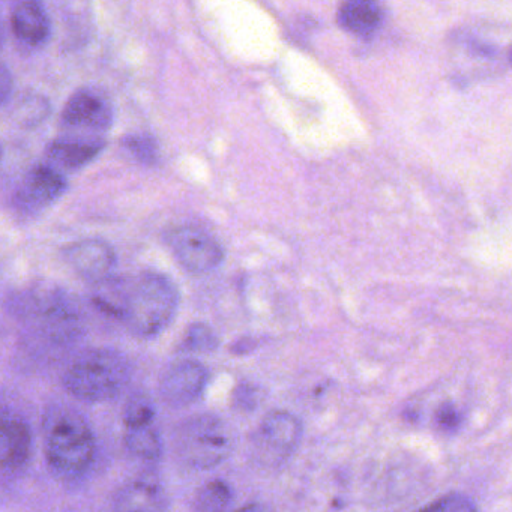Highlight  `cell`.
<instances>
[{"instance_id":"obj_1","label":"cell","mask_w":512,"mask_h":512,"mask_svg":"<svg viewBox=\"0 0 512 512\" xmlns=\"http://www.w3.org/2000/svg\"><path fill=\"white\" fill-rule=\"evenodd\" d=\"M103 284L95 304L137 337H155L175 319L179 292L167 275L149 271L130 281Z\"/></svg>"},{"instance_id":"obj_2","label":"cell","mask_w":512,"mask_h":512,"mask_svg":"<svg viewBox=\"0 0 512 512\" xmlns=\"http://www.w3.org/2000/svg\"><path fill=\"white\" fill-rule=\"evenodd\" d=\"M44 446L50 467L65 478L85 475L97 455L91 425L73 407L53 406L44 415Z\"/></svg>"},{"instance_id":"obj_3","label":"cell","mask_w":512,"mask_h":512,"mask_svg":"<svg viewBox=\"0 0 512 512\" xmlns=\"http://www.w3.org/2000/svg\"><path fill=\"white\" fill-rule=\"evenodd\" d=\"M133 376L127 356L112 349L83 353L62 377L65 389L77 400L104 403L118 397Z\"/></svg>"},{"instance_id":"obj_4","label":"cell","mask_w":512,"mask_h":512,"mask_svg":"<svg viewBox=\"0 0 512 512\" xmlns=\"http://www.w3.org/2000/svg\"><path fill=\"white\" fill-rule=\"evenodd\" d=\"M175 449L187 466L197 470L214 469L229 457L232 437L218 416L200 413L178 425Z\"/></svg>"},{"instance_id":"obj_5","label":"cell","mask_w":512,"mask_h":512,"mask_svg":"<svg viewBox=\"0 0 512 512\" xmlns=\"http://www.w3.org/2000/svg\"><path fill=\"white\" fill-rule=\"evenodd\" d=\"M301 439V421L286 410H275L257 427L253 436V451L257 460L269 466H278L295 454Z\"/></svg>"},{"instance_id":"obj_6","label":"cell","mask_w":512,"mask_h":512,"mask_svg":"<svg viewBox=\"0 0 512 512\" xmlns=\"http://www.w3.org/2000/svg\"><path fill=\"white\" fill-rule=\"evenodd\" d=\"M124 442L139 460L152 463L163 455V437L157 425V409L146 395L128 401L124 412Z\"/></svg>"},{"instance_id":"obj_7","label":"cell","mask_w":512,"mask_h":512,"mask_svg":"<svg viewBox=\"0 0 512 512\" xmlns=\"http://www.w3.org/2000/svg\"><path fill=\"white\" fill-rule=\"evenodd\" d=\"M209 379V370L202 362L182 359L164 371L158 388L167 406L185 409L203 397Z\"/></svg>"},{"instance_id":"obj_8","label":"cell","mask_w":512,"mask_h":512,"mask_svg":"<svg viewBox=\"0 0 512 512\" xmlns=\"http://www.w3.org/2000/svg\"><path fill=\"white\" fill-rule=\"evenodd\" d=\"M170 248L182 268L191 274L214 271L223 263L224 250L220 242L205 230L181 227L170 235Z\"/></svg>"},{"instance_id":"obj_9","label":"cell","mask_w":512,"mask_h":512,"mask_svg":"<svg viewBox=\"0 0 512 512\" xmlns=\"http://www.w3.org/2000/svg\"><path fill=\"white\" fill-rule=\"evenodd\" d=\"M67 190V179L61 170L40 164L26 173L14 194V208L26 215L38 214L61 199Z\"/></svg>"},{"instance_id":"obj_10","label":"cell","mask_w":512,"mask_h":512,"mask_svg":"<svg viewBox=\"0 0 512 512\" xmlns=\"http://www.w3.org/2000/svg\"><path fill=\"white\" fill-rule=\"evenodd\" d=\"M62 124L71 130L103 133L113 124V107L109 97L95 88H83L71 95L62 110ZM94 136V134H92Z\"/></svg>"},{"instance_id":"obj_11","label":"cell","mask_w":512,"mask_h":512,"mask_svg":"<svg viewBox=\"0 0 512 512\" xmlns=\"http://www.w3.org/2000/svg\"><path fill=\"white\" fill-rule=\"evenodd\" d=\"M112 512H169L166 488L152 475L131 478L113 497Z\"/></svg>"},{"instance_id":"obj_12","label":"cell","mask_w":512,"mask_h":512,"mask_svg":"<svg viewBox=\"0 0 512 512\" xmlns=\"http://www.w3.org/2000/svg\"><path fill=\"white\" fill-rule=\"evenodd\" d=\"M68 263L82 278L101 283L109 277L116 265V253L112 245L100 239H86L68 248Z\"/></svg>"},{"instance_id":"obj_13","label":"cell","mask_w":512,"mask_h":512,"mask_svg":"<svg viewBox=\"0 0 512 512\" xmlns=\"http://www.w3.org/2000/svg\"><path fill=\"white\" fill-rule=\"evenodd\" d=\"M32 454V433L29 425L13 413L2 415L0 463L2 472L17 473L25 469Z\"/></svg>"},{"instance_id":"obj_14","label":"cell","mask_w":512,"mask_h":512,"mask_svg":"<svg viewBox=\"0 0 512 512\" xmlns=\"http://www.w3.org/2000/svg\"><path fill=\"white\" fill-rule=\"evenodd\" d=\"M106 146V140L92 134H73L55 140L47 149L50 163L56 169H80L91 163Z\"/></svg>"},{"instance_id":"obj_15","label":"cell","mask_w":512,"mask_h":512,"mask_svg":"<svg viewBox=\"0 0 512 512\" xmlns=\"http://www.w3.org/2000/svg\"><path fill=\"white\" fill-rule=\"evenodd\" d=\"M11 25L17 40L29 47H40L49 40L50 19L46 8L35 0H25L14 8Z\"/></svg>"},{"instance_id":"obj_16","label":"cell","mask_w":512,"mask_h":512,"mask_svg":"<svg viewBox=\"0 0 512 512\" xmlns=\"http://www.w3.org/2000/svg\"><path fill=\"white\" fill-rule=\"evenodd\" d=\"M338 23L352 34L370 35L382 22V8L367 0H352L341 5L338 10Z\"/></svg>"},{"instance_id":"obj_17","label":"cell","mask_w":512,"mask_h":512,"mask_svg":"<svg viewBox=\"0 0 512 512\" xmlns=\"http://www.w3.org/2000/svg\"><path fill=\"white\" fill-rule=\"evenodd\" d=\"M232 487L223 479L203 485L194 500V512H224L232 502Z\"/></svg>"},{"instance_id":"obj_18","label":"cell","mask_w":512,"mask_h":512,"mask_svg":"<svg viewBox=\"0 0 512 512\" xmlns=\"http://www.w3.org/2000/svg\"><path fill=\"white\" fill-rule=\"evenodd\" d=\"M181 347L185 352H214L218 347V338L205 323H194L188 328Z\"/></svg>"},{"instance_id":"obj_19","label":"cell","mask_w":512,"mask_h":512,"mask_svg":"<svg viewBox=\"0 0 512 512\" xmlns=\"http://www.w3.org/2000/svg\"><path fill=\"white\" fill-rule=\"evenodd\" d=\"M122 145L136 160L143 164H155L158 157H160L157 140L149 136V134H130V136H125L124 140H122Z\"/></svg>"},{"instance_id":"obj_20","label":"cell","mask_w":512,"mask_h":512,"mask_svg":"<svg viewBox=\"0 0 512 512\" xmlns=\"http://www.w3.org/2000/svg\"><path fill=\"white\" fill-rule=\"evenodd\" d=\"M418 512H478L475 503L463 494H449Z\"/></svg>"},{"instance_id":"obj_21","label":"cell","mask_w":512,"mask_h":512,"mask_svg":"<svg viewBox=\"0 0 512 512\" xmlns=\"http://www.w3.org/2000/svg\"><path fill=\"white\" fill-rule=\"evenodd\" d=\"M436 421L442 430L454 431L461 422L460 412L455 409L454 404H442L440 409L437 410Z\"/></svg>"},{"instance_id":"obj_22","label":"cell","mask_w":512,"mask_h":512,"mask_svg":"<svg viewBox=\"0 0 512 512\" xmlns=\"http://www.w3.org/2000/svg\"><path fill=\"white\" fill-rule=\"evenodd\" d=\"M11 82H13V79H11L10 71L4 65L2 73H0V95H2V103L4 104L7 103L8 95H10Z\"/></svg>"},{"instance_id":"obj_23","label":"cell","mask_w":512,"mask_h":512,"mask_svg":"<svg viewBox=\"0 0 512 512\" xmlns=\"http://www.w3.org/2000/svg\"><path fill=\"white\" fill-rule=\"evenodd\" d=\"M233 512H268L266 511L265 506L260 505V503H247V505L241 506V508L236 509Z\"/></svg>"}]
</instances>
